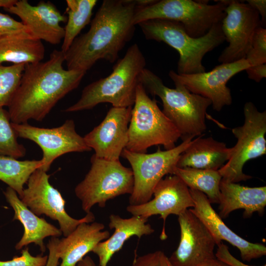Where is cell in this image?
<instances>
[{"mask_svg":"<svg viewBox=\"0 0 266 266\" xmlns=\"http://www.w3.org/2000/svg\"><path fill=\"white\" fill-rule=\"evenodd\" d=\"M221 29L229 44L218 57L221 63L235 62L245 58L256 29L262 26L256 10L248 4L229 0Z\"/></svg>","mask_w":266,"mask_h":266,"instance_id":"4fadbf2b","label":"cell"},{"mask_svg":"<svg viewBox=\"0 0 266 266\" xmlns=\"http://www.w3.org/2000/svg\"><path fill=\"white\" fill-rule=\"evenodd\" d=\"M12 126L18 137L31 140L38 145L43 152L40 168L47 171L52 163L64 154L91 151L84 137L76 131L73 120H67L61 126L52 128H40L27 123L14 124Z\"/></svg>","mask_w":266,"mask_h":266,"instance_id":"7c38bea8","label":"cell"},{"mask_svg":"<svg viewBox=\"0 0 266 266\" xmlns=\"http://www.w3.org/2000/svg\"><path fill=\"white\" fill-rule=\"evenodd\" d=\"M91 163L90 170L74 189L86 213L96 204L103 208L108 200L132 193L134 179L131 168L124 166L120 161L107 160L94 154Z\"/></svg>","mask_w":266,"mask_h":266,"instance_id":"ba28073f","label":"cell"},{"mask_svg":"<svg viewBox=\"0 0 266 266\" xmlns=\"http://www.w3.org/2000/svg\"><path fill=\"white\" fill-rule=\"evenodd\" d=\"M216 1L209 4L208 0H161L144 7L137 5L133 24L153 19L173 21L181 23L190 36L198 38L225 16L229 0Z\"/></svg>","mask_w":266,"mask_h":266,"instance_id":"52a82bcc","label":"cell"},{"mask_svg":"<svg viewBox=\"0 0 266 266\" xmlns=\"http://www.w3.org/2000/svg\"><path fill=\"white\" fill-rule=\"evenodd\" d=\"M140 82L147 93L161 100L162 112L177 129L182 140L204 134L206 111L211 105L210 100L191 92L178 83H174L175 88H168L146 68L141 73Z\"/></svg>","mask_w":266,"mask_h":266,"instance_id":"277c9868","label":"cell"},{"mask_svg":"<svg viewBox=\"0 0 266 266\" xmlns=\"http://www.w3.org/2000/svg\"><path fill=\"white\" fill-rule=\"evenodd\" d=\"M26 64L0 65V108L8 106L20 82Z\"/></svg>","mask_w":266,"mask_h":266,"instance_id":"f546056e","label":"cell"},{"mask_svg":"<svg viewBox=\"0 0 266 266\" xmlns=\"http://www.w3.org/2000/svg\"><path fill=\"white\" fill-rule=\"evenodd\" d=\"M96 0H66L67 22L65 29L61 51L64 53L78 36L81 30L91 21Z\"/></svg>","mask_w":266,"mask_h":266,"instance_id":"83f0119b","label":"cell"},{"mask_svg":"<svg viewBox=\"0 0 266 266\" xmlns=\"http://www.w3.org/2000/svg\"><path fill=\"white\" fill-rule=\"evenodd\" d=\"M203 135L193 139L180 155L176 167L218 170L228 161L232 148L212 137L203 138Z\"/></svg>","mask_w":266,"mask_h":266,"instance_id":"cb8c5ba5","label":"cell"},{"mask_svg":"<svg viewBox=\"0 0 266 266\" xmlns=\"http://www.w3.org/2000/svg\"><path fill=\"white\" fill-rule=\"evenodd\" d=\"M3 194L6 201L14 211V220L19 221L23 225L24 232L15 245L17 250L33 243L39 246L42 253L46 250L43 240L48 236L59 237L62 233L55 226L33 213L21 200L17 193L8 187Z\"/></svg>","mask_w":266,"mask_h":266,"instance_id":"ffe728a7","label":"cell"},{"mask_svg":"<svg viewBox=\"0 0 266 266\" xmlns=\"http://www.w3.org/2000/svg\"><path fill=\"white\" fill-rule=\"evenodd\" d=\"M181 135L172 122L151 99L143 85H138L132 106L126 149L136 153H146L147 149L161 145L166 150L174 148Z\"/></svg>","mask_w":266,"mask_h":266,"instance_id":"8992f818","label":"cell"},{"mask_svg":"<svg viewBox=\"0 0 266 266\" xmlns=\"http://www.w3.org/2000/svg\"><path fill=\"white\" fill-rule=\"evenodd\" d=\"M179 245L168 258L171 266H202L216 258L215 241L203 223L190 209L178 216Z\"/></svg>","mask_w":266,"mask_h":266,"instance_id":"9a60e30c","label":"cell"},{"mask_svg":"<svg viewBox=\"0 0 266 266\" xmlns=\"http://www.w3.org/2000/svg\"><path fill=\"white\" fill-rule=\"evenodd\" d=\"M245 59L250 66L260 65L266 63V29L262 26L258 27L253 37L251 45Z\"/></svg>","mask_w":266,"mask_h":266,"instance_id":"4dcf8cb0","label":"cell"},{"mask_svg":"<svg viewBox=\"0 0 266 266\" xmlns=\"http://www.w3.org/2000/svg\"><path fill=\"white\" fill-rule=\"evenodd\" d=\"M249 67L243 59L233 63H221L208 72L180 75L171 70L168 75L174 83L181 84L191 92L210 100L213 109L220 111L232 102L231 90L227 83L234 75Z\"/></svg>","mask_w":266,"mask_h":266,"instance_id":"5bb4252c","label":"cell"},{"mask_svg":"<svg viewBox=\"0 0 266 266\" xmlns=\"http://www.w3.org/2000/svg\"><path fill=\"white\" fill-rule=\"evenodd\" d=\"M167 266H171L168 261V260H167Z\"/></svg>","mask_w":266,"mask_h":266,"instance_id":"b9f144b4","label":"cell"},{"mask_svg":"<svg viewBox=\"0 0 266 266\" xmlns=\"http://www.w3.org/2000/svg\"><path fill=\"white\" fill-rule=\"evenodd\" d=\"M145 58L137 44L131 45L115 65L108 76L100 78L82 90L80 99L64 110L72 112L91 109L101 103L115 107L133 106L140 77L145 68Z\"/></svg>","mask_w":266,"mask_h":266,"instance_id":"3957f363","label":"cell"},{"mask_svg":"<svg viewBox=\"0 0 266 266\" xmlns=\"http://www.w3.org/2000/svg\"><path fill=\"white\" fill-rule=\"evenodd\" d=\"M153 195L154 198L144 203L129 204L127 210L133 216L147 219L152 215H160L164 221L160 238L165 240L167 237L165 224L167 216L180 215L189 208H193L194 202L188 186L174 174L162 179L155 187Z\"/></svg>","mask_w":266,"mask_h":266,"instance_id":"2e32d148","label":"cell"},{"mask_svg":"<svg viewBox=\"0 0 266 266\" xmlns=\"http://www.w3.org/2000/svg\"><path fill=\"white\" fill-rule=\"evenodd\" d=\"M64 53L54 50L45 62L26 64L8 107L11 123L42 121L56 103L76 89L86 72L65 69Z\"/></svg>","mask_w":266,"mask_h":266,"instance_id":"6da1fadb","label":"cell"},{"mask_svg":"<svg viewBox=\"0 0 266 266\" xmlns=\"http://www.w3.org/2000/svg\"><path fill=\"white\" fill-rule=\"evenodd\" d=\"M45 48L42 41L28 32L7 34L0 37V65L5 62L28 64L41 62Z\"/></svg>","mask_w":266,"mask_h":266,"instance_id":"d4e9b609","label":"cell"},{"mask_svg":"<svg viewBox=\"0 0 266 266\" xmlns=\"http://www.w3.org/2000/svg\"><path fill=\"white\" fill-rule=\"evenodd\" d=\"M194 138H188L174 148L164 151L158 149L150 154L136 153L124 149L121 156L131 166L134 185L130 195V205H138L149 201L153 191L163 177L171 174L180 155L188 147Z\"/></svg>","mask_w":266,"mask_h":266,"instance_id":"30bf717a","label":"cell"},{"mask_svg":"<svg viewBox=\"0 0 266 266\" xmlns=\"http://www.w3.org/2000/svg\"><path fill=\"white\" fill-rule=\"evenodd\" d=\"M58 237H52L47 245L49 250L48 260L45 266H58L60 253L58 248L59 241Z\"/></svg>","mask_w":266,"mask_h":266,"instance_id":"d590c367","label":"cell"},{"mask_svg":"<svg viewBox=\"0 0 266 266\" xmlns=\"http://www.w3.org/2000/svg\"><path fill=\"white\" fill-rule=\"evenodd\" d=\"M90 223L79 225L69 235L59 240L58 248L62 260L60 266H76L99 243L110 236L108 231H102V223Z\"/></svg>","mask_w":266,"mask_h":266,"instance_id":"7402d4cb","label":"cell"},{"mask_svg":"<svg viewBox=\"0 0 266 266\" xmlns=\"http://www.w3.org/2000/svg\"><path fill=\"white\" fill-rule=\"evenodd\" d=\"M76 266H97L93 259L89 256H85Z\"/></svg>","mask_w":266,"mask_h":266,"instance_id":"f35d334b","label":"cell"},{"mask_svg":"<svg viewBox=\"0 0 266 266\" xmlns=\"http://www.w3.org/2000/svg\"><path fill=\"white\" fill-rule=\"evenodd\" d=\"M18 136L12 126L8 112L0 108V155L16 159L23 157L26 153L25 147L19 143Z\"/></svg>","mask_w":266,"mask_h":266,"instance_id":"f1b7e54d","label":"cell"},{"mask_svg":"<svg viewBox=\"0 0 266 266\" xmlns=\"http://www.w3.org/2000/svg\"><path fill=\"white\" fill-rule=\"evenodd\" d=\"M247 3L256 10L261 18L262 27L265 28L266 25V0H248Z\"/></svg>","mask_w":266,"mask_h":266,"instance_id":"74e56055","label":"cell"},{"mask_svg":"<svg viewBox=\"0 0 266 266\" xmlns=\"http://www.w3.org/2000/svg\"><path fill=\"white\" fill-rule=\"evenodd\" d=\"M171 174L178 176L189 189L205 194L210 203H219L222 176L218 170L175 167Z\"/></svg>","mask_w":266,"mask_h":266,"instance_id":"484cf974","label":"cell"},{"mask_svg":"<svg viewBox=\"0 0 266 266\" xmlns=\"http://www.w3.org/2000/svg\"><path fill=\"white\" fill-rule=\"evenodd\" d=\"M3 9L17 16L29 33L35 38L52 45L63 40L65 29L61 23H66L67 16L51 1L41 0L33 5L27 0H16L13 5Z\"/></svg>","mask_w":266,"mask_h":266,"instance_id":"ac0fdd59","label":"cell"},{"mask_svg":"<svg viewBox=\"0 0 266 266\" xmlns=\"http://www.w3.org/2000/svg\"><path fill=\"white\" fill-rule=\"evenodd\" d=\"M48 256H33L29 252V248L23 249L21 255L15 257L9 261H0V266H45Z\"/></svg>","mask_w":266,"mask_h":266,"instance_id":"1f68e13d","label":"cell"},{"mask_svg":"<svg viewBox=\"0 0 266 266\" xmlns=\"http://www.w3.org/2000/svg\"><path fill=\"white\" fill-rule=\"evenodd\" d=\"M132 106L111 107L102 122L83 136L87 145L100 158L119 161L128 142Z\"/></svg>","mask_w":266,"mask_h":266,"instance_id":"e0dca14e","label":"cell"},{"mask_svg":"<svg viewBox=\"0 0 266 266\" xmlns=\"http://www.w3.org/2000/svg\"><path fill=\"white\" fill-rule=\"evenodd\" d=\"M243 124L232 129L237 138L232 148L228 161L218 171L222 180L233 183L246 181L252 176L243 173V167L248 161L266 154V111L260 112L251 101L243 107Z\"/></svg>","mask_w":266,"mask_h":266,"instance_id":"9c48e42d","label":"cell"},{"mask_svg":"<svg viewBox=\"0 0 266 266\" xmlns=\"http://www.w3.org/2000/svg\"><path fill=\"white\" fill-rule=\"evenodd\" d=\"M50 175L41 168L36 169L30 176L27 187L19 197L22 202L35 215L44 214L58 221L60 230L67 236L80 224L92 223L95 219L90 211L80 219L69 216L66 211V201L60 192L49 182Z\"/></svg>","mask_w":266,"mask_h":266,"instance_id":"8fae6325","label":"cell"},{"mask_svg":"<svg viewBox=\"0 0 266 266\" xmlns=\"http://www.w3.org/2000/svg\"><path fill=\"white\" fill-rule=\"evenodd\" d=\"M219 215L227 217L233 211L244 210L243 217H250L255 212L262 215L266 205V187H249L221 180L220 184Z\"/></svg>","mask_w":266,"mask_h":266,"instance_id":"603a6c76","label":"cell"},{"mask_svg":"<svg viewBox=\"0 0 266 266\" xmlns=\"http://www.w3.org/2000/svg\"><path fill=\"white\" fill-rule=\"evenodd\" d=\"M16 0H0V8H8L13 5Z\"/></svg>","mask_w":266,"mask_h":266,"instance_id":"60d3db41","label":"cell"},{"mask_svg":"<svg viewBox=\"0 0 266 266\" xmlns=\"http://www.w3.org/2000/svg\"><path fill=\"white\" fill-rule=\"evenodd\" d=\"M168 257L161 251H156L135 258L132 266H167Z\"/></svg>","mask_w":266,"mask_h":266,"instance_id":"d6a6232c","label":"cell"},{"mask_svg":"<svg viewBox=\"0 0 266 266\" xmlns=\"http://www.w3.org/2000/svg\"><path fill=\"white\" fill-rule=\"evenodd\" d=\"M109 219L108 226L110 229H114L113 233L99 243L92 251L99 257L100 266H107L113 255L122 249L130 237L136 236L140 238L154 232L151 226L146 223L148 219L140 216L123 218L111 214Z\"/></svg>","mask_w":266,"mask_h":266,"instance_id":"44dd1931","label":"cell"},{"mask_svg":"<svg viewBox=\"0 0 266 266\" xmlns=\"http://www.w3.org/2000/svg\"><path fill=\"white\" fill-rule=\"evenodd\" d=\"M248 77L256 82H259L266 77V64L250 66L246 70Z\"/></svg>","mask_w":266,"mask_h":266,"instance_id":"8d00e7d4","label":"cell"},{"mask_svg":"<svg viewBox=\"0 0 266 266\" xmlns=\"http://www.w3.org/2000/svg\"><path fill=\"white\" fill-rule=\"evenodd\" d=\"M138 25L146 39L165 42L178 52L176 73L180 75L205 72L202 63L203 57L225 40L221 22L214 25L205 34L198 38L190 36L181 23L173 21L153 19Z\"/></svg>","mask_w":266,"mask_h":266,"instance_id":"5b68a950","label":"cell"},{"mask_svg":"<svg viewBox=\"0 0 266 266\" xmlns=\"http://www.w3.org/2000/svg\"><path fill=\"white\" fill-rule=\"evenodd\" d=\"M42 166L41 159L20 161L0 155V180L14 190L20 197L23 194L24 185L31 174Z\"/></svg>","mask_w":266,"mask_h":266,"instance_id":"4316f807","label":"cell"},{"mask_svg":"<svg viewBox=\"0 0 266 266\" xmlns=\"http://www.w3.org/2000/svg\"><path fill=\"white\" fill-rule=\"evenodd\" d=\"M137 7L136 0H104L89 30L77 36L64 53L67 69L86 72L99 60L116 61L133 35Z\"/></svg>","mask_w":266,"mask_h":266,"instance_id":"7a4b0ae2","label":"cell"},{"mask_svg":"<svg viewBox=\"0 0 266 266\" xmlns=\"http://www.w3.org/2000/svg\"><path fill=\"white\" fill-rule=\"evenodd\" d=\"M22 32L28 33L26 27L21 22L15 20L7 14L0 12V37Z\"/></svg>","mask_w":266,"mask_h":266,"instance_id":"836d02e7","label":"cell"},{"mask_svg":"<svg viewBox=\"0 0 266 266\" xmlns=\"http://www.w3.org/2000/svg\"><path fill=\"white\" fill-rule=\"evenodd\" d=\"M202 266H229L216 258L213 259Z\"/></svg>","mask_w":266,"mask_h":266,"instance_id":"ab89813d","label":"cell"},{"mask_svg":"<svg viewBox=\"0 0 266 266\" xmlns=\"http://www.w3.org/2000/svg\"><path fill=\"white\" fill-rule=\"evenodd\" d=\"M218 248L216 253L215 257L218 260L229 266H252L246 265L236 259L230 253L227 245L222 242L217 245ZM263 266H266V265Z\"/></svg>","mask_w":266,"mask_h":266,"instance_id":"e575fe53","label":"cell"},{"mask_svg":"<svg viewBox=\"0 0 266 266\" xmlns=\"http://www.w3.org/2000/svg\"><path fill=\"white\" fill-rule=\"evenodd\" d=\"M194 206L190 210L203 223L213 236L217 245L225 240L236 247L243 261L250 262L266 255V247L261 243L247 241L232 231L212 207L203 193L190 189Z\"/></svg>","mask_w":266,"mask_h":266,"instance_id":"d6986e66","label":"cell"}]
</instances>
